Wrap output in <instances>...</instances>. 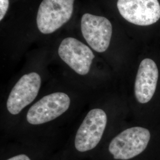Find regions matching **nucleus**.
<instances>
[{"label":"nucleus","mask_w":160,"mask_h":160,"mask_svg":"<svg viewBox=\"0 0 160 160\" xmlns=\"http://www.w3.org/2000/svg\"><path fill=\"white\" fill-rule=\"evenodd\" d=\"M148 130L142 127H133L122 132L112 139L109 150L115 160H128L142 153L150 140Z\"/></svg>","instance_id":"1"},{"label":"nucleus","mask_w":160,"mask_h":160,"mask_svg":"<svg viewBox=\"0 0 160 160\" xmlns=\"http://www.w3.org/2000/svg\"><path fill=\"white\" fill-rule=\"evenodd\" d=\"M74 0H43L37 15L41 33L50 34L62 26L72 16Z\"/></svg>","instance_id":"2"},{"label":"nucleus","mask_w":160,"mask_h":160,"mask_svg":"<svg viewBox=\"0 0 160 160\" xmlns=\"http://www.w3.org/2000/svg\"><path fill=\"white\" fill-rule=\"evenodd\" d=\"M107 124V115L100 109L90 110L78 129L75 147L80 152L94 148L100 142Z\"/></svg>","instance_id":"3"},{"label":"nucleus","mask_w":160,"mask_h":160,"mask_svg":"<svg viewBox=\"0 0 160 160\" xmlns=\"http://www.w3.org/2000/svg\"><path fill=\"white\" fill-rule=\"evenodd\" d=\"M70 98L61 92L45 96L29 110L27 120L32 125H40L54 120L64 113L69 108Z\"/></svg>","instance_id":"4"},{"label":"nucleus","mask_w":160,"mask_h":160,"mask_svg":"<svg viewBox=\"0 0 160 160\" xmlns=\"http://www.w3.org/2000/svg\"><path fill=\"white\" fill-rule=\"evenodd\" d=\"M117 7L120 15L133 24L146 26L160 20L158 0H118Z\"/></svg>","instance_id":"5"},{"label":"nucleus","mask_w":160,"mask_h":160,"mask_svg":"<svg viewBox=\"0 0 160 160\" xmlns=\"http://www.w3.org/2000/svg\"><path fill=\"white\" fill-rule=\"evenodd\" d=\"M81 32L86 42L97 52L109 48L112 35V26L107 18L84 14L81 18Z\"/></svg>","instance_id":"6"},{"label":"nucleus","mask_w":160,"mask_h":160,"mask_svg":"<svg viewBox=\"0 0 160 160\" xmlns=\"http://www.w3.org/2000/svg\"><path fill=\"white\" fill-rule=\"evenodd\" d=\"M41 86L40 75L36 72L25 74L17 81L10 92L7 108L12 114H18L37 97Z\"/></svg>","instance_id":"7"},{"label":"nucleus","mask_w":160,"mask_h":160,"mask_svg":"<svg viewBox=\"0 0 160 160\" xmlns=\"http://www.w3.org/2000/svg\"><path fill=\"white\" fill-rule=\"evenodd\" d=\"M58 54L64 62L81 75L88 73L94 58L89 47L73 38H67L62 41Z\"/></svg>","instance_id":"8"},{"label":"nucleus","mask_w":160,"mask_h":160,"mask_svg":"<svg viewBox=\"0 0 160 160\" xmlns=\"http://www.w3.org/2000/svg\"><path fill=\"white\" fill-rule=\"evenodd\" d=\"M158 79V69L154 61L144 59L140 63L135 82V95L138 102L148 103L154 94Z\"/></svg>","instance_id":"9"},{"label":"nucleus","mask_w":160,"mask_h":160,"mask_svg":"<svg viewBox=\"0 0 160 160\" xmlns=\"http://www.w3.org/2000/svg\"><path fill=\"white\" fill-rule=\"evenodd\" d=\"M9 0H0V20L1 21L5 16L8 8Z\"/></svg>","instance_id":"10"},{"label":"nucleus","mask_w":160,"mask_h":160,"mask_svg":"<svg viewBox=\"0 0 160 160\" xmlns=\"http://www.w3.org/2000/svg\"><path fill=\"white\" fill-rule=\"evenodd\" d=\"M7 160H31L28 156L25 154H20L12 157Z\"/></svg>","instance_id":"11"}]
</instances>
